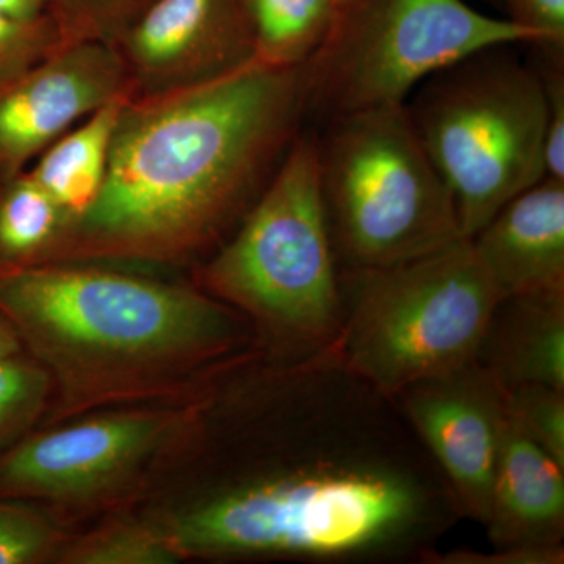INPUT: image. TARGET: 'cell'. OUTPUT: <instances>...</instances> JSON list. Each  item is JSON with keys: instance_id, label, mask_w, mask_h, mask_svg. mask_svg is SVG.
Returning a JSON list of instances; mask_svg holds the SVG:
<instances>
[{"instance_id": "cell-1", "label": "cell", "mask_w": 564, "mask_h": 564, "mask_svg": "<svg viewBox=\"0 0 564 564\" xmlns=\"http://www.w3.org/2000/svg\"><path fill=\"white\" fill-rule=\"evenodd\" d=\"M193 454L198 485L159 519L184 560L422 563L463 519L395 399L334 347L229 358Z\"/></svg>"}, {"instance_id": "cell-2", "label": "cell", "mask_w": 564, "mask_h": 564, "mask_svg": "<svg viewBox=\"0 0 564 564\" xmlns=\"http://www.w3.org/2000/svg\"><path fill=\"white\" fill-rule=\"evenodd\" d=\"M307 117L302 66L254 61L131 98L101 192L44 262L191 261L236 229ZM43 262V263H44Z\"/></svg>"}, {"instance_id": "cell-3", "label": "cell", "mask_w": 564, "mask_h": 564, "mask_svg": "<svg viewBox=\"0 0 564 564\" xmlns=\"http://www.w3.org/2000/svg\"><path fill=\"white\" fill-rule=\"evenodd\" d=\"M0 311L50 373L40 426L101 408L187 402L254 340L242 314L196 284L96 262L0 270Z\"/></svg>"}, {"instance_id": "cell-4", "label": "cell", "mask_w": 564, "mask_h": 564, "mask_svg": "<svg viewBox=\"0 0 564 564\" xmlns=\"http://www.w3.org/2000/svg\"><path fill=\"white\" fill-rule=\"evenodd\" d=\"M195 284L242 314L267 350L306 356L336 344L340 267L318 182L317 133L299 132Z\"/></svg>"}, {"instance_id": "cell-5", "label": "cell", "mask_w": 564, "mask_h": 564, "mask_svg": "<svg viewBox=\"0 0 564 564\" xmlns=\"http://www.w3.org/2000/svg\"><path fill=\"white\" fill-rule=\"evenodd\" d=\"M511 46L488 47L445 66L404 101L419 140L454 195L466 239L545 177L543 77Z\"/></svg>"}, {"instance_id": "cell-6", "label": "cell", "mask_w": 564, "mask_h": 564, "mask_svg": "<svg viewBox=\"0 0 564 564\" xmlns=\"http://www.w3.org/2000/svg\"><path fill=\"white\" fill-rule=\"evenodd\" d=\"M340 292L334 350L350 372L391 399L474 362L500 300L466 237L411 261L340 269Z\"/></svg>"}, {"instance_id": "cell-7", "label": "cell", "mask_w": 564, "mask_h": 564, "mask_svg": "<svg viewBox=\"0 0 564 564\" xmlns=\"http://www.w3.org/2000/svg\"><path fill=\"white\" fill-rule=\"evenodd\" d=\"M325 122L318 182L340 269L393 265L462 239L454 195L404 104Z\"/></svg>"}, {"instance_id": "cell-8", "label": "cell", "mask_w": 564, "mask_h": 564, "mask_svg": "<svg viewBox=\"0 0 564 564\" xmlns=\"http://www.w3.org/2000/svg\"><path fill=\"white\" fill-rule=\"evenodd\" d=\"M505 44L536 46L538 39L464 0H337L328 31L303 65L307 113L328 121L404 104L437 70Z\"/></svg>"}, {"instance_id": "cell-9", "label": "cell", "mask_w": 564, "mask_h": 564, "mask_svg": "<svg viewBox=\"0 0 564 564\" xmlns=\"http://www.w3.org/2000/svg\"><path fill=\"white\" fill-rule=\"evenodd\" d=\"M202 423L199 392L40 426L0 455V497L51 516L95 513L139 491L181 445L193 447Z\"/></svg>"}, {"instance_id": "cell-10", "label": "cell", "mask_w": 564, "mask_h": 564, "mask_svg": "<svg viewBox=\"0 0 564 564\" xmlns=\"http://www.w3.org/2000/svg\"><path fill=\"white\" fill-rule=\"evenodd\" d=\"M395 402L454 494L462 518L484 525L510 423L507 388L474 361L408 386Z\"/></svg>"}, {"instance_id": "cell-11", "label": "cell", "mask_w": 564, "mask_h": 564, "mask_svg": "<svg viewBox=\"0 0 564 564\" xmlns=\"http://www.w3.org/2000/svg\"><path fill=\"white\" fill-rule=\"evenodd\" d=\"M113 44L131 98L204 84L256 61L243 0H147Z\"/></svg>"}, {"instance_id": "cell-12", "label": "cell", "mask_w": 564, "mask_h": 564, "mask_svg": "<svg viewBox=\"0 0 564 564\" xmlns=\"http://www.w3.org/2000/svg\"><path fill=\"white\" fill-rule=\"evenodd\" d=\"M129 91L111 41H66L0 87V182L17 176L79 122Z\"/></svg>"}, {"instance_id": "cell-13", "label": "cell", "mask_w": 564, "mask_h": 564, "mask_svg": "<svg viewBox=\"0 0 564 564\" xmlns=\"http://www.w3.org/2000/svg\"><path fill=\"white\" fill-rule=\"evenodd\" d=\"M470 240L500 300L564 292V182H536Z\"/></svg>"}, {"instance_id": "cell-14", "label": "cell", "mask_w": 564, "mask_h": 564, "mask_svg": "<svg viewBox=\"0 0 564 564\" xmlns=\"http://www.w3.org/2000/svg\"><path fill=\"white\" fill-rule=\"evenodd\" d=\"M492 547H544L564 540V466L510 415L485 524Z\"/></svg>"}, {"instance_id": "cell-15", "label": "cell", "mask_w": 564, "mask_h": 564, "mask_svg": "<svg viewBox=\"0 0 564 564\" xmlns=\"http://www.w3.org/2000/svg\"><path fill=\"white\" fill-rule=\"evenodd\" d=\"M475 362L507 389L545 384L564 391V292L499 300Z\"/></svg>"}, {"instance_id": "cell-16", "label": "cell", "mask_w": 564, "mask_h": 564, "mask_svg": "<svg viewBox=\"0 0 564 564\" xmlns=\"http://www.w3.org/2000/svg\"><path fill=\"white\" fill-rule=\"evenodd\" d=\"M129 99L131 95H122L96 110L41 152L28 169L69 221L80 217L101 192L111 140Z\"/></svg>"}, {"instance_id": "cell-17", "label": "cell", "mask_w": 564, "mask_h": 564, "mask_svg": "<svg viewBox=\"0 0 564 564\" xmlns=\"http://www.w3.org/2000/svg\"><path fill=\"white\" fill-rule=\"evenodd\" d=\"M68 221L28 170L0 182V270L46 261Z\"/></svg>"}, {"instance_id": "cell-18", "label": "cell", "mask_w": 564, "mask_h": 564, "mask_svg": "<svg viewBox=\"0 0 564 564\" xmlns=\"http://www.w3.org/2000/svg\"><path fill=\"white\" fill-rule=\"evenodd\" d=\"M256 61L302 66L332 24L337 0H243Z\"/></svg>"}, {"instance_id": "cell-19", "label": "cell", "mask_w": 564, "mask_h": 564, "mask_svg": "<svg viewBox=\"0 0 564 564\" xmlns=\"http://www.w3.org/2000/svg\"><path fill=\"white\" fill-rule=\"evenodd\" d=\"M181 560L161 522L126 518L104 522L87 533H69L55 563L172 564Z\"/></svg>"}, {"instance_id": "cell-20", "label": "cell", "mask_w": 564, "mask_h": 564, "mask_svg": "<svg viewBox=\"0 0 564 564\" xmlns=\"http://www.w3.org/2000/svg\"><path fill=\"white\" fill-rule=\"evenodd\" d=\"M51 399L50 373L29 352L0 356V455L39 429Z\"/></svg>"}, {"instance_id": "cell-21", "label": "cell", "mask_w": 564, "mask_h": 564, "mask_svg": "<svg viewBox=\"0 0 564 564\" xmlns=\"http://www.w3.org/2000/svg\"><path fill=\"white\" fill-rule=\"evenodd\" d=\"M68 536L41 508L0 497V564L55 562Z\"/></svg>"}, {"instance_id": "cell-22", "label": "cell", "mask_w": 564, "mask_h": 564, "mask_svg": "<svg viewBox=\"0 0 564 564\" xmlns=\"http://www.w3.org/2000/svg\"><path fill=\"white\" fill-rule=\"evenodd\" d=\"M516 425L545 454L564 466V391L545 384L507 389Z\"/></svg>"}, {"instance_id": "cell-23", "label": "cell", "mask_w": 564, "mask_h": 564, "mask_svg": "<svg viewBox=\"0 0 564 564\" xmlns=\"http://www.w3.org/2000/svg\"><path fill=\"white\" fill-rule=\"evenodd\" d=\"M69 41L55 20L25 21L0 11V87Z\"/></svg>"}, {"instance_id": "cell-24", "label": "cell", "mask_w": 564, "mask_h": 564, "mask_svg": "<svg viewBox=\"0 0 564 564\" xmlns=\"http://www.w3.org/2000/svg\"><path fill=\"white\" fill-rule=\"evenodd\" d=\"M52 14L68 40L115 41L144 0H50Z\"/></svg>"}, {"instance_id": "cell-25", "label": "cell", "mask_w": 564, "mask_h": 564, "mask_svg": "<svg viewBox=\"0 0 564 564\" xmlns=\"http://www.w3.org/2000/svg\"><path fill=\"white\" fill-rule=\"evenodd\" d=\"M564 55H543L540 74L547 99L545 177L564 182Z\"/></svg>"}, {"instance_id": "cell-26", "label": "cell", "mask_w": 564, "mask_h": 564, "mask_svg": "<svg viewBox=\"0 0 564 564\" xmlns=\"http://www.w3.org/2000/svg\"><path fill=\"white\" fill-rule=\"evenodd\" d=\"M508 20L536 35L543 55H563L564 0H502Z\"/></svg>"}, {"instance_id": "cell-27", "label": "cell", "mask_w": 564, "mask_h": 564, "mask_svg": "<svg viewBox=\"0 0 564 564\" xmlns=\"http://www.w3.org/2000/svg\"><path fill=\"white\" fill-rule=\"evenodd\" d=\"M564 545L544 547H494L492 551L452 549L443 552L440 547L423 556L422 564H563Z\"/></svg>"}, {"instance_id": "cell-28", "label": "cell", "mask_w": 564, "mask_h": 564, "mask_svg": "<svg viewBox=\"0 0 564 564\" xmlns=\"http://www.w3.org/2000/svg\"><path fill=\"white\" fill-rule=\"evenodd\" d=\"M0 11L25 21L55 20L50 0H0Z\"/></svg>"}, {"instance_id": "cell-29", "label": "cell", "mask_w": 564, "mask_h": 564, "mask_svg": "<svg viewBox=\"0 0 564 564\" xmlns=\"http://www.w3.org/2000/svg\"><path fill=\"white\" fill-rule=\"evenodd\" d=\"M25 351L22 347L20 336L14 332L6 314L0 311V356L14 355V352Z\"/></svg>"}, {"instance_id": "cell-30", "label": "cell", "mask_w": 564, "mask_h": 564, "mask_svg": "<svg viewBox=\"0 0 564 564\" xmlns=\"http://www.w3.org/2000/svg\"><path fill=\"white\" fill-rule=\"evenodd\" d=\"M144 2H147V0H144Z\"/></svg>"}]
</instances>
